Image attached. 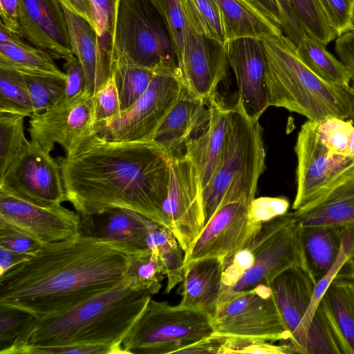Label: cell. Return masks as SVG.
<instances>
[{
    "label": "cell",
    "instance_id": "f35d334b",
    "mask_svg": "<svg viewBox=\"0 0 354 354\" xmlns=\"http://www.w3.org/2000/svg\"><path fill=\"white\" fill-rule=\"evenodd\" d=\"M24 118L19 114L0 112V174L28 141L24 133Z\"/></svg>",
    "mask_w": 354,
    "mask_h": 354
},
{
    "label": "cell",
    "instance_id": "cb8c5ba5",
    "mask_svg": "<svg viewBox=\"0 0 354 354\" xmlns=\"http://www.w3.org/2000/svg\"><path fill=\"white\" fill-rule=\"evenodd\" d=\"M224 269L223 262L216 258L199 259L185 266L179 305L212 317L220 301Z\"/></svg>",
    "mask_w": 354,
    "mask_h": 354
},
{
    "label": "cell",
    "instance_id": "b9f144b4",
    "mask_svg": "<svg viewBox=\"0 0 354 354\" xmlns=\"http://www.w3.org/2000/svg\"><path fill=\"white\" fill-rule=\"evenodd\" d=\"M33 317L25 310L0 304V354H6Z\"/></svg>",
    "mask_w": 354,
    "mask_h": 354
},
{
    "label": "cell",
    "instance_id": "e575fe53",
    "mask_svg": "<svg viewBox=\"0 0 354 354\" xmlns=\"http://www.w3.org/2000/svg\"><path fill=\"white\" fill-rule=\"evenodd\" d=\"M127 257L124 281L131 288L147 290L151 295L158 294L165 274L157 254L149 248Z\"/></svg>",
    "mask_w": 354,
    "mask_h": 354
},
{
    "label": "cell",
    "instance_id": "d6986e66",
    "mask_svg": "<svg viewBox=\"0 0 354 354\" xmlns=\"http://www.w3.org/2000/svg\"><path fill=\"white\" fill-rule=\"evenodd\" d=\"M225 46L236 80L238 100L249 117L259 120L268 107L263 41L239 38L227 41Z\"/></svg>",
    "mask_w": 354,
    "mask_h": 354
},
{
    "label": "cell",
    "instance_id": "9f6ffc18",
    "mask_svg": "<svg viewBox=\"0 0 354 354\" xmlns=\"http://www.w3.org/2000/svg\"><path fill=\"white\" fill-rule=\"evenodd\" d=\"M30 257L0 248V276L11 268L26 261Z\"/></svg>",
    "mask_w": 354,
    "mask_h": 354
},
{
    "label": "cell",
    "instance_id": "3957f363",
    "mask_svg": "<svg viewBox=\"0 0 354 354\" xmlns=\"http://www.w3.org/2000/svg\"><path fill=\"white\" fill-rule=\"evenodd\" d=\"M124 281L62 313L32 319L6 354L36 346L95 344L122 353V342L149 299Z\"/></svg>",
    "mask_w": 354,
    "mask_h": 354
},
{
    "label": "cell",
    "instance_id": "f546056e",
    "mask_svg": "<svg viewBox=\"0 0 354 354\" xmlns=\"http://www.w3.org/2000/svg\"><path fill=\"white\" fill-rule=\"evenodd\" d=\"M71 48L83 68L85 89L93 95L97 91V34L85 19L64 8Z\"/></svg>",
    "mask_w": 354,
    "mask_h": 354
},
{
    "label": "cell",
    "instance_id": "4fadbf2b",
    "mask_svg": "<svg viewBox=\"0 0 354 354\" xmlns=\"http://www.w3.org/2000/svg\"><path fill=\"white\" fill-rule=\"evenodd\" d=\"M252 202L239 200L221 203L185 254L184 268L206 258L218 259L225 267L246 248L261 225L252 217Z\"/></svg>",
    "mask_w": 354,
    "mask_h": 354
},
{
    "label": "cell",
    "instance_id": "4316f807",
    "mask_svg": "<svg viewBox=\"0 0 354 354\" xmlns=\"http://www.w3.org/2000/svg\"><path fill=\"white\" fill-rule=\"evenodd\" d=\"M46 52L28 44L0 22V64L21 73L54 75L66 79V74Z\"/></svg>",
    "mask_w": 354,
    "mask_h": 354
},
{
    "label": "cell",
    "instance_id": "603a6c76",
    "mask_svg": "<svg viewBox=\"0 0 354 354\" xmlns=\"http://www.w3.org/2000/svg\"><path fill=\"white\" fill-rule=\"evenodd\" d=\"M210 116L188 142L185 155L195 167L203 189L209 182L223 148L228 108L216 96L208 101Z\"/></svg>",
    "mask_w": 354,
    "mask_h": 354
},
{
    "label": "cell",
    "instance_id": "60d3db41",
    "mask_svg": "<svg viewBox=\"0 0 354 354\" xmlns=\"http://www.w3.org/2000/svg\"><path fill=\"white\" fill-rule=\"evenodd\" d=\"M161 15L174 48L178 65L181 60L187 35V22L180 0H150Z\"/></svg>",
    "mask_w": 354,
    "mask_h": 354
},
{
    "label": "cell",
    "instance_id": "d590c367",
    "mask_svg": "<svg viewBox=\"0 0 354 354\" xmlns=\"http://www.w3.org/2000/svg\"><path fill=\"white\" fill-rule=\"evenodd\" d=\"M0 112L30 117L34 106L21 73L0 64Z\"/></svg>",
    "mask_w": 354,
    "mask_h": 354
},
{
    "label": "cell",
    "instance_id": "277c9868",
    "mask_svg": "<svg viewBox=\"0 0 354 354\" xmlns=\"http://www.w3.org/2000/svg\"><path fill=\"white\" fill-rule=\"evenodd\" d=\"M263 44L268 106L286 109L311 121L328 117L353 120L346 91L314 73L286 35L263 41Z\"/></svg>",
    "mask_w": 354,
    "mask_h": 354
},
{
    "label": "cell",
    "instance_id": "f1b7e54d",
    "mask_svg": "<svg viewBox=\"0 0 354 354\" xmlns=\"http://www.w3.org/2000/svg\"><path fill=\"white\" fill-rule=\"evenodd\" d=\"M349 351L354 354V272L342 270L322 299Z\"/></svg>",
    "mask_w": 354,
    "mask_h": 354
},
{
    "label": "cell",
    "instance_id": "f5cc1de1",
    "mask_svg": "<svg viewBox=\"0 0 354 354\" xmlns=\"http://www.w3.org/2000/svg\"><path fill=\"white\" fill-rule=\"evenodd\" d=\"M19 0H0V16L7 29L12 33L20 36L19 19Z\"/></svg>",
    "mask_w": 354,
    "mask_h": 354
},
{
    "label": "cell",
    "instance_id": "c3c4849f",
    "mask_svg": "<svg viewBox=\"0 0 354 354\" xmlns=\"http://www.w3.org/2000/svg\"><path fill=\"white\" fill-rule=\"evenodd\" d=\"M106 354L113 353V349L108 346L95 344H65L56 346H26L17 354Z\"/></svg>",
    "mask_w": 354,
    "mask_h": 354
},
{
    "label": "cell",
    "instance_id": "5bb4252c",
    "mask_svg": "<svg viewBox=\"0 0 354 354\" xmlns=\"http://www.w3.org/2000/svg\"><path fill=\"white\" fill-rule=\"evenodd\" d=\"M163 209L185 254L205 224L202 185L195 167L185 155L170 160V179Z\"/></svg>",
    "mask_w": 354,
    "mask_h": 354
},
{
    "label": "cell",
    "instance_id": "9a60e30c",
    "mask_svg": "<svg viewBox=\"0 0 354 354\" xmlns=\"http://www.w3.org/2000/svg\"><path fill=\"white\" fill-rule=\"evenodd\" d=\"M93 95L88 91L64 97L52 107L32 114L28 128L30 141L48 152L55 144L66 154L93 129Z\"/></svg>",
    "mask_w": 354,
    "mask_h": 354
},
{
    "label": "cell",
    "instance_id": "ee69618b",
    "mask_svg": "<svg viewBox=\"0 0 354 354\" xmlns=\"http://www.w3.org/2000/svg\"><path fill=\"white\" fill-rule=\"evenodd\" d=\"M337 37L354 29V0H317Z\"/></svg>",
    "mask_w": 354,
    "mask_h": 354
},
{
    "label": "cell",
    "instance_id": "bcb514c9",
    "mask_svg": "<svg viewBox=\"0 0 354 354\" xmlns=\"http://www.w3.org/2000/svg\"><path fill=\"white\" fill-rule=\"evenodd\" d=\"M42 247L28 234L0 221V248L32 256Z\"/></svg>",
    "mask_w": 354,
    "mask_h": 354
},
{
    "label": "cell",
    "instance_id": "ab89813d",
    "mask_svg": "<svg viewBox=\"0 0 354 354\" xmlns=\"http://www.w3.org/2000/svg\"><path fill=\"white\" fill-rule=\"evenodd\" d=\"M306 32L327 46L337 37L328 24L317 0H288Z\"/></svg>",
    "mask_w": 354,
    "mask_h": 354
},
{
    "label": "cell",
    "instance_id": "484cf974",
    "mask_svg": "<svg viewBox=\"0 0 354 354\" xmlns=\"http://www.w3.org/2000/svg\"><path fill=\"white\" fill-rule=\"evenodd\" d=\"M301 227H354V176L331 189L304 211H294Z\"/></svg>",
    "mask_w": 354,
    "mask_h": 354
},
{
    "label": "cell",
    "instance_id": "5b68a950",
    "mask_svg": "<svg viewBox=\"0 0 354 354\" xmlns=\"http://www.w3.org/2000/svg\"><path fill=\"white\" fill-rule=\"evenodd\" d=\"M295 152L297 191L292 208L301 212L354 176V120H307L298 133Z\"/></svg>",
    "mask_w": 354,
    "mask_h": 354
},
{
    "label": "cell",
    "instance_id": "44dd1931",
    "mask_svg": "<svg viewBox=\"0 0 354 354\" xmlns=\"http://www.w3.org/2000/svg\"><path fill=\"white\" fill-rule=\"evenodd\" d=\"M209 116L208 102L181 83L178 97L157 129L152 142L169 160L184 156L188 142Z\"/></svg>",
    "mask_w": 354,
    "mask_h": 354
},
{
    "label": "cell",
    "instance_id": "f907efd6",
    "mask_svg": "<svg viewBox=\"0 0 354 354\" xmlns=\"http://www.w3.org/2000/svg\"><path fill=\"white\" fill-rule=\"evenodd\" d=\"M64 69L66 76L64 97H73L84 91L85 75L82 65L77 57H75L71 59L65 61Z\"/></svg>",
    "mask_w": 354,
    "mask_h": 354
},
{
    "label": "cell",
    "instance_id": "7bdbcfd3",
    "mask_svg": "<svg viewBox=\"0 0 354 354\" xmlns=\"http://www.w3.org/2000/svg\"><path fill=\"white\" fill-rule=\"evenodd\" d=\"M268 341L247 337H226L220 346L218 354L263 353L291 354L288 345H276Z\"/></svg>",
    "mask_w": 354,
    "mask_h": 354
},
{
    "label": "cell",
    "instance_id": "2e32d148",
    "mask_svg": "<svg viewBox=\"0 0 354 354\" xmlns=\"http://www.w3.org/2000/svg\"><path fill=\"white\" fill-rule=\"evenodd\" d=\"M0 221L30 236L43 246L80 234V215L61 204L40 206L0 189Z\"/></svg>",
    "mask_w": 354,
    "mask_h": 354
},
{
    "label": "cell",
    "instance_id": "6f0895ef",
    "mask_svg": "<svg viewBox=\"0 0 354 354\" xmlns=\"http://www.w3.org/2000/svg\"><path fill=\"white\" fill-rule=\"evenodd\" d=\"M270 19L281 28V11L277 0H255Z\"/></svg>",
    "mask_w": 354,
    "mask_h": 354
},
{
    "label": "cell",
    "instance_id": "7402d4cb",
    "mask_svg": "<svg viewBox=\"0 0 354 354\" xmlns=\"http://www.w3.org/2000/svg\"><path fill=\"white\" fill-rule=\"evenodd\" d=\"M268 286L290 334L285 342L292 353H299L304 320L315 283L306 270L296 267L280 274Z\"/></svg>",
    "mask_w": 354,
    "mask_h": 354
},
{
    "label": "cell",
    "instance_id": "836d02e7",
    "mask_svg": "<svg viewBox=\"0 0 354 354\" xmlns=\"http://www.w3.org/2000/svg\"><path fill=\"white\" fill-rule=\"evenodd\" d=\"M155 71L127 59L113 61L111 75L118 90L122 110L131 106L147 89Z\"/></svg>",
    "mask_w": 354,
    "mask_h": 354
},
{
    "label": "cell",
    "instance_id": "6da1fadb",
    "mask_svg": "<svg viewBox=\"0 0 354 354\" xmlns=\"http://www.w3.org/2000/svg\"><path fill=\"white\" fill-rule=\"evenodd\" d=\"M57 160L66 200L80 215L126 208L170 229L163 209L170 160L153 142L107 140L93 129Z\"/></svg>",
    "mask_w": 354,
    "mask_h": 354
},
{
    "label": "cell",
    "instance_id": "11a10c76",
    "mask_svg": "<svg viewBox=\"0 0 354 354\" xmlns=\"http://www.w3.org/2000/svg\"><path fill=\"white\" fill-rule=\"evenodd\" d=\"M63 6L81 16L95 28V12L91 0H60Z\"/></svg>",
    "mask_w": 354,
    "mask_h": 354
},
{
    "label": "cell",
    "instance_id": "7dc6e473",
    "mask_svg": "<svg viewBox=\"0 0 354 354\" xmlns=\"http://www.w3.org/2000/svg\"><path fill=\"white\" fill-rule=\"evenodd\" d=\"M289 201L285 197H259L254 198L250 205L253 219L262 224L288 212Z\"/></svg>",
    "mask_w": 354,
    "mask_h": 354
},
{
    "label": "cell",
    "instance_id": "680465c9",
    "mask_svg": "<svg viewBox=\"0 0 354 354\" xmlns=\"http://www.w3.org/2000/svg\"><path fill=\"white\" fill-rule=\"evenodd\" d=\"M351 268H353V271H354V258L351 261Z\"/></svg>",
    "mask_w": 354,
    "mask_h": 354
},
{
    "label": "cell",
    "instance_id": "ba28073f",
    "mask_svg": "<svg viewBox=\"0 0 354 354\" xmlns=\"http://www.w3.org/2000/svg\"><path fill=\"white\" fill-rule=\"evenodd\" d=\"M213 334L207 314L151 297L121 346L123 353H178Z\"/></svg>",
    "mask_w": 354,
    "mask_h": 354
},
{
    "label": "cell",
    "instance_id": "8fae6325",
    "mask_svg": "<svg viewBox=\"0 0 354 354\" xmlns=\"http://www.w3.org/2000/svg\"><path fill=\"white\" fill-rule=\"evenodd\" d=\"M180 88L178 73L156 71L147 89L131 106L95 124L93 129L107 140L152 142L157 129L176 102Z\"/></svg>",
    "mask_w": 354,
    "mask_h": 354
},
{
    "label": "cell",
    "instance_id": "9c48e42d",
    "mask_svg": "<svg viewBox=\"0 0 354 354\" xmlns=\"http://www.w3.org/2000/svg\"><path fill=\"white\" fill-rule=\"evenodd\" d=\"M118 58L155 71L174 72L179 76L177 56L169 32L150 0H120L113 61Z\"/></svg>",
    "mask_w": 354,
    "mask_h": 354
},
{
    "label": "cell",
    "instance_id": "7a4b0ae2",
    "mask_svg": "<svg viewBox=\"0 0 354 354\" xmlns=\"http://www.w3.org/2000/svg\"><path fill=\"white\" fill-rule=\"evenodd\" d=\"M127 261L82 234L44 245L0 276V304L37 318L62 313L124 281Z\"/></svg>",
    "mask_w": 354,
    "mask_h": 354
},
{
    "label": "cell",
    "instance_id": "7c38bea8",
    "mask_svg": "<svg viewBox=\"0 0 354 354\" xmlns=\"http://www.w3.org/2000/svg\"><path fill=\"white\" fill-rule=\"evenodd\" d=\"M0 189L40 206L67 201L57 160L30 140L0 174Z\"/></svg>",
    "mask_w": 354,
    "mask_h": 354
},
{
    "label": "cell",
    "instance_id": "e0dca14e",
    "mask_svg": "<svg viewBox=\"0 0 354 354\" xmlns=\"http://www.w3.org/2000/svg\"><path fill=\"white\" fill-rule=\"evenodd\" d=\"M227 64L225 44L198 33L187 24L184 53L178 63L181 83L208 102L216 96Z\"/></svg>",
    "mask_w": 354,
    "mask_h": 354
},
{
    "label": "cell",
    "instance_id": "30bf717a",
    "mask_svg": "<svg viewBox=\"0 0 354 354\" xmlns=\"http://www.w3.org/2000/svg\"><path fill=\"white\" fill-rule=\"evenodd\" d=\"M214 333L286 342L290 337L268 285L259 284L219 303L212 317Z\"/></svg>",
    "mask_w": 354,
    "mask_h": 354
},
{
    "label": "cell",
    "instance_id": "4dcf8cb0",
    "mask_svg": "<svg viewBox=\"0 0 354 354\" xmlns=\"http://www.w3.org/2000/svg\"><path fill=\"white\" fill-rule=\"evenodd\" d=\"M326 46L306 32L296 45L299 56L314 73L325 82L345 90L350 86L351 74Z\"/></svg>",
    "mask_w": 354,
    "mask_h": 354
},
{
    "label": "cell",
    "instance_id": "d4e9b609",
    "mask_svg": "<svg viewBox=\"0 0 354 354\" xmlns=\"http://www.w3.org/2000/svg\"><path fill=\"white\" fill-rule=\"evenodd\" d=\"M222 18L225 43L239 38L266 41L283 34L255 0H214Z\"/></svg>",
    "mask_w": 354,
    "mask_h": 354
},
{
    "label": "cell",
    "instance_id": "816d5d0a",
    "mask_svg": "<svg viewBox=\"0 0 354 354\" xmlns=\"http://www.w3.org/2000/svg\"><path fill=\"white\" fill-rule=\"evenodd\" d=\"M277 1L281 11L283 32H285V35L297 45L301 39L305 31L295 15L289 1Z\"/></svg>",
    "mask_w": 354,
    "mask_h": 354
},
{
    "label": "cell",
    "instance_id": "681fc988",
    "mask_svg": "<svg viewBox=\"0 0 354 354\" xmlns=\"http://www.w3.org/2000/svg\"><path fill=\"white\" fill-rule=\"evenodd\" d=\"M335 50L339 59L346 66L351 74L350 86L345 91L348 95L354 113V29L336 38Z\"/></svg>",
    "mask_w": 354,
    "mask_h": 354
},
{
    "label": "cell",
    "instance_id": "db71d44e",
    "mask_svg": "<svg viewBox=\"0 0 354 354\" xmlns=\"http://www.w3.org/2000/svg\"><path fill=\"white\" fill-rule=\"evenodd\" d=\"M224 338L225 336L214 333L207 338L183 348L178 353L218 354Z\"/></svg>",
    "mask_w": 354,
    "mask_h": 354
},
{
    "label": "cell",
    "instance_id": "8d00e7d4",
    "mask_svg": "<svg viewBox=\"0 0 354 354\" xmlns=\"http://www.w3.org/2000/svg\"><path fill=\"white\" fill-rule=\"evenodd\" d=\"M187 24L196 32L225 44L220 10L214 0H180Z\"/></svg>",
    "mask_w": 354,
    "mask_h": 354
},
{
    "label": "cell",
    "instance_id": "83f0119b",
    "mask_svg": "<svg viewBox=\"0 0 354 354\" xmlns=\"http://www.w3.org/2000/svg\"><path fill=\"white\" fill-rule=\"evenodd\" d=\"M342 228L301 227V241L308 273L316 284L330 270L339 254Z\"/></svg>",
    "mask_w": 354,
    "mask_h": 354
},
{
    "label": "cell",
    "instance_id": "ffe728a7",
    "mask_svg": "<svg viewBox=\"0 0 354 354\" xmlns=\"http://www.w3.org/2000/svg\"><path fill=\"white\" fill-rule=\"evenodd\" d=\"M80 217V234L126 255L149 248L147 239L153 221L135 211L113 207Z\"/></svg>",
    "mask_w": 354,
    "mask_h": 354
},
{
    "label": "cell",
    "instance_id": "52a82bcc",
    "mask_svg": "<svg viewBox=\"0 0 354 354\" xmlns=\"http://www.w3.org/2000/svg\"><path fill=\"white\" fill-rule=\"evenodd\" d=\"M296 267L307 271L301 225L295 212H288L263 223L248 245L225 267L219 303L259 284L268 285L286 270Z\"/></svg>",
    "mask_w": 354,
    "mask_h": 354
},
{
    "label": "cell",
    "instance_id": "f6af8a7d",
    "mask_svg": "<svg viewBox=\"0 0 354 354\" xmlns=\"http://www.w3.org/2000/svg\"><path fill=\"white\" fill-rule=\"evenodd\" d=\"M93 105L94 125L122 111L119 93L113 75L93 95Z\"/></svg>",
    "mask_w": 354,
    "mask_h": 354
},
{
    "label": "cell",
    "instance_id": "1f68e13d",
    "mask_svg": "<svg viewBox=\"0 0 354 354\" xmlns=\"http://www.w3.org/2000/svg\"><path fill=\"white\" fill-rule=\"evenodd\" d=\"M119 1L120 0H91L95 12V30L97 34V91L111 75Z\"/></svg>",
    "mask_w": 354,
    "mask_h": 354
},
{
    "label": "cell",
    "instance_id": "d6a6232c",
    "mask_svg": "<svg viewBox=\"0 0 354 354\" xmlns=\"http://www.w3.org/2000/svg\"><path fill=\"white\" fill-rule=\"evenodd\" d=\"M149 248L158 256L164 268L167 286L165 294H169L182 282L184 274L183 250L171 230L153 222L148 236Z\"/></svg>",
    "mask_w": 354,
    "mask_h": 354
},
{
    "label": "cell",
    "instance_id": "ac0fdd59",
    "mask_svg": "<svg viewBox=\"0 0 354 354\" xmlns=\"http://www.w3.org/2000/svg\"><path fill=\"white\" fill-rule=\"evenodd\" d=\"M20 36L54 59H71L68 26L60 0H19Z\"/></svg>",
    "mask_w": 354,
    "mask_h": 354
},
{
    "label": "cell",
    "instance_id": "74e56055",
    "mask_svg": "<svg viewBox=\"0 0 354 354\" xmlns=\"http://www.w3.org/2000/svg\"><path fill=\"white\" fill-rule=\"evenodd\" d=\"M21 73L28 88L35 113L52 107L64 97L66 79L54 75Z\"/></svg>",
    "mask_w": 354,
    "mask_h": 354
},
{
    "label": "cell",
    "instance_id": "8992f818",
    "mask_svg": "<svg viewBox=\"0 0 354 354\" xmlns=\"http://www.w3.org/2000/svg\"><path fill=\"white\" fill-rule=\"evenodd\" d=\"M265 157L259 120L249 117L237 100L228 107L223 148L212 177L203 189L205 223L221 203L254 200L265 169Z\"/></svg>",
    "mask_w": 354,
    "mask_h": 354
},
{
    "label": "cell",
    "instance_id": "91938a15",
    "mask_svg": "<svg viewBox=\"0 0 354 354\" xmlns=\"http://www.w3.org/2000/svg\"><path fill=\"white\" fill-rule=\"evenodd\" d=\"M353 21H354V10H353Z\"/></svg>",
    "mask_w": 354,
    "mask_h": 354
}]
</instances>
